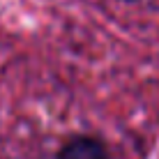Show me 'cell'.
Wrapping results in <instances>:
<instances>
[{
	"instance_id": "6da1fadb",
	"label": "cell",
	"mask_w": 159,
	"mask_h": 159,
	"mask_svg": "<svg viewBox=\"0 0 159 159\" xmlns=\"http://www.w3.org/2000/svg\"><path fill=\"white\" fill-rule=\"evenodd\" d=\"M58 159H108V152L97 139L79 136V139L69 141L67 145H62Z\"/></svg>"
}]
</instances>
